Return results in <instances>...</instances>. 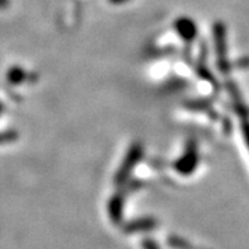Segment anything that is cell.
Here are the masks:
<instances>
[{
	"mask_svg": "<svg viewBox=\"0 0 249 249\" xmlns=\"http://www.w3.org/2000/svg\"><path fill=\"white\" fill-rule=\"evenodd\" d=\"M9 0H0V8H7Z\"/></svg>",
	"mask_w": 249,
	"mask_h": 249,
	"instance_id": "obj_2",
	"label": "cell"
},
{
	"mask_svg": "<svg viewBox=\"0 0 249 249\" xmlns=\"http://www.w3.org/2000/svg\"><path fill=\"white\" fill-rule=\"evenodd\" d=\"M0 111H1V105H0Z\"/></svg>",
	"mask_w": 249,
	"mask_h": 249,
	"instance_id": "obj_3",
	"label": "cell"
},
{
	"mask_svg": "<svg viewBox=\"0 0 249 249\" xmlns=\"http://www.w3.org/2000/svg\"><path fill=\"white\" fill-rule=\"evenodd\" d=\"M178 28L182 33H183V36L186 37H190L188 33H191V36L194 35V31H195V27L194 24L191 23L190 20H180V23H178Z\"/></svg>",
	"mask_w": 249,
	"mask_h": 249,
	"instance_id": "obj_1",
	"label": "cell"
}]
</instances>
